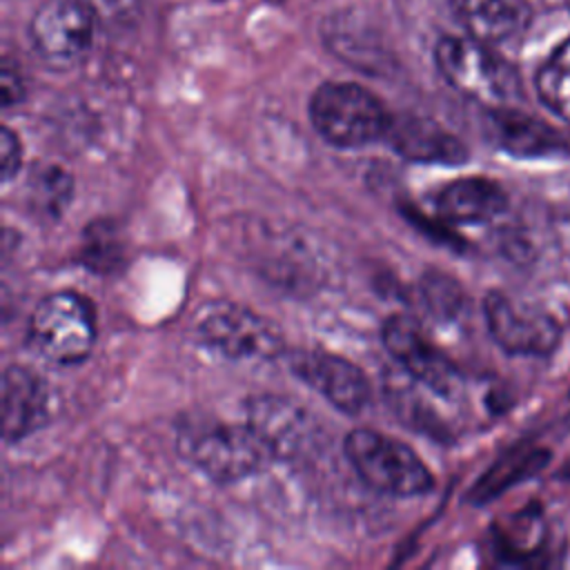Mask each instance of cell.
I'll return each instance as SVG.
<instances>
[{"label":"cell","mask_w":570,"mask_h":570,"mask_svg":"<svg viewBox=\"0 0 570 570\" xmlns=\"http://www.w3.org/2000/svg\"><path fill=\"white\" fill-rule=\"evenodd\" d=\"M178 452L216 483H236L256 474L269 459L267 448L245 423L191 419L176 430Z\"/></svg>","instance_id":"obj_1"},{"label":"cell","mask_w":570,"mask_h":570,"mask_svg":"<svg viewBox=\"0 0 570 570\" xmlns=\"http://www.w3.org/2000/svg\"><path fill=\"white\" fill-rule=\"evenodd\" d=\"M443 80L459 94L485 107H512L521 98L514 67L472 36H443L434 47Z\"/></svg>","instance_id":"obj_2"},{"label":"cell","mask_w":570,"mask_h":570,"mask_svg":"<svg viewBox=\"0 0 570 570\" xmlns=\"http://www.w3.org/2000/svg\"><path fill=\"white\" fill-rule=\"evenodd\" d=\"M307 111L316 134L338 149H356L383 138L392 118L370 89L341 80L318 85Z\"/></svg>","instance_id":"obj_3"},{"label":"cell","mask_w":570,"mask_h":570,"mask_svg":"<svg viewBox=\"0 0 570 570\" xmlns=\"http://www.w3.org/2000/svg\"><path fill=\"white\" fill-rule=\"evenodd\" d=\"M345 459L361 481L394 497L425 494L434 485L432 472L403 441L383 432L356 428L343 441Z\"/></svg>","instance_id":"obj_4"},{"label":"cell","mask_w":570,"mask_h":570,"mask_svg":"<svg viewBox=\"0 0 570 570\" xmlns=\"http://www.w3.org/2000/svg\"><path fill=\"white\" fill-rule=\"evenodd\" d=\"M31 347L58 365L80 363L96 343V312L91 301L78 292H53L45 296L29 316Z\"/></svg>","instance_id":"obj_5"},{"label":"cell","mask_w":570,"mask_h":570,"mask_svg":"<svg viewBox=\"0 0 570 570\" xmlns=\"http://www.w3.org/2000/svg\"><path fill=\"white\" fill-rule=\"evenodd\" d=\"M194 330L207 350L227 358H276L285 354L278 327L238 303H205L194 316Z\"/></svg>","instance_id":"obj_6"},{"label":"cell","mask_w":570,"mask_h":570,"mask_svg":"<svg viewBox=\"0 0 570 570\" xmlns=\"http://www.w3.org/2000/svg\"><path fill=\"white\" fill-rule=\"evenodd\" d=\"M247 425L267 448L269 456L305 461L325 445V430L301 403L281 394H256L245 405Z\"/></svg>","instance_id":"obj_7"},{"label":"cell","mask_w":570,"mask_h":570,"mask_svg":"<svg viewBox=\"0 0 570 570\" xmlns=\"http://www.w3.org/2000/svg\"><path fill=\"white\" fill-rule=\"evenodd\" d=\"M96 24L80 0H45L31 16L29 40L47 65L67 69L89 53Z\"/></svg>","instance_id":"obj_8"},{"label":"cell","mask_w":570,"mask_h":570,"mask_svg":"<svg viewBox=\"0 0 570 570\" xmlns=\"http://www.w3.org/2000/svg\"><path fill=\"white\" fill-rule=\"evenodd\" d=\"M483 314L490 336L508 354L546 356L561 338V330L550 314L517 303L501 292L485 296Z\"/></svg>","instance_id":"obj_9"},{"label":"cell","mask_w":570,"mask_h":570,"mask_svg":"<svg viewBox=\"0 0 570 570\" xmlns=\"http://www.w3.org/2000/svg\"><path fill=\"white\" fill-rule=\"evenodd\" d=\"M283 358L296 379L325 396L336 410L358 414L370 403V381L352 361L325 350H285Z\"/></svg>","instance_id":"obj_10"},{"label":"cell","mask_w":570,"mask_h":570,"mask_svg":"<svg viewBox=\"0 0 570 570\" xmlns=\"http://www.w3.org/2000/svg\"><path fill=\"white\" fill-rule=\"evenodd\" d=\"M383 345L399 361V365L428 390L441 396H454L463 376L459 367L425 338L421 327L407 316H390L383 325Z\"/></svg>","instance_id":"obj_11"},{"label":"cell","mask_w":570,"mask_h":570,"mask_svg":"<svg viewBox=\"0 0 570 570\" xmlns=\"http://www.w3.org/2000/svg\"><path fill=\"white\" fill-rule=\"evenodd\" d=\"M383 138L401 158L410 163L461 165L468 160V147L463 145V140L439 122L423 116H392Z\"/></svg>","instance_id":"obj_12"},{"label":"cell","mask_w":570,"mask_h":570,"mask_svg":"<svg viewBox=\"0 0 570 570\" xmlns=\"http://www.w3.org/2000/svg\"><path fill=\"white\" fill-rule=\"evenodd\" d=\"M485 125L494 145L512 156L541 158L570 154V140L563 134L514 107H492Z\"/></svg>","instance_id":"obj_13"},{"label":"cell","mask_w":570,"mask_h":570,"mask_svg":"<svg viewBox=\"0 0 570 570\" xmlns=\"http://www.w3.org/2000/svg\"><path fill=\"white\" fill-rule=\"evenodd\" d=\"M49 416V392L38 374L22 365L2 372V434L20 441L45 425Z\"/></svg>","instance_id":"obj_14"},{"label":"cell","mask_w":570,"mask_h":570,"mask_svg":"<svg viewBox=\"0 0 570 570\" xmlns=\"http://www.w3.org/2000/svg\"><path fill=\"white\" fill-rule=\"evenodd\" d=\"M436 212L459 225L488 223L505 212L508 194L503 187L483 176H470L448 183L434 198Z\"/></svg>","instance_id":"obj_15"},{"label":"cell","mask_w":570,"mask_h":570,"mask_svg":"<svg viewBox=\"0 0 570 570\" xmlns=\"http://www.w3.org/2000/svg\"><path fill=\"white\" fill-rule=\"evenodd\" d=\"M452 7L465 33L485 45H499L517 36L530 20L523 0H452Z\"/></svg>","instance_id":"obj_16"},{"label":"cell","mask_w":570,"mask_h":570,"mask_svg":"<svg viewBox=\"0 0 570 570\" xmlns=\"http://www.w3.org/2000/svg\"><path fill=\"white\" fill-rule=\"evenodd\" d=\"M534 87L541 102L570 122V38H566L539 67Z\"/></svg>","instance_id":"obj_17"},{"label":"cell","mask_w":570,"mask_h":570,"mask_svg":"<svg viewBox=\"0 0 570 570\" xmlns=\"http://www.w3.org/2000/svg\"><path fill=\"white\" fill-rule=\"evenodd\" d=\"M548 452L543 450H523V452H512L508 459H503L499 465H494L488 476L481 479L476 488L479 501H485L488 497H494L497 492L505 490L508 485L517 483L523 476L534 474L539 468L546 465Z\"/></svg>","instance_id":"obj_18"},{"label":"cell","mask_w":570,"mask_h":570,"mask_svg":"<svg viewBox=\"0 0 570 570\" xmlns=\"http://www.w3.org/2000/svg\"><path fill=\"white\" fill-rule=\"evenodd\" d=\"M73 191L71 178L58 167H42L31 174L29 198L36 212L47 216H60Z\"/></svg>","instance_id":"obj_19"},{"label":"cell","mask_w":570,"mask_h":570,"mask_svg":"<svg viewBox=\"0 0 570 570\" xmlns=\"http://www.w3.org/2000/svg\"><path fill=\"white\" fill-rule=\"evenodd\" d=\"M421 294H423L425 307L434 316L445 318V321L459 318L465 307V296H463L459 283L439 272L425 274V278L421 283Z\"/></svg>","instance_id":"obj_20"},{"label":"cell","mask_w":570,"mask_h":570,"mask_svg":"<svg viewBox=\"0 0 570 570\" xmlns=\"http://www.w3.org/2000/svg\"><path fill=\"white\" fill-rule=\"evenodd\" d=\"M85 263L91 269H109L120 258V245L116 240V232L109 227V223H102L100 227H87L85 245H82Z\"/></svg>","instance_id":"obj_21"},{"label":"cell","mask_w":570,"mask_h":570,"mask_svg":"<svg viewBox=\"0 0 570 570\" xmlns=\"http://www.w3.org/2000/svg\"><path fill=\"white\" fill-rule=\"evenodd\" d=\"M98 22L127 24L140 16L138 0H80Z\"/></svg>","instance_id":"obj_22"},{"label":"cell","mask_w":570,"mask_h":570,"mask_svg":"<svg viewBox=\"0 0 570 570\" xmlns=\"http://www.w3.org/2000/svg\"><path fill=\"white\" fill-rule=\"evenodd\" d=\"M0 160H2V180L9 183L20 169L22 147H20V140L13 134V129L7 125L0 131Z\"/></svg>","instance_id":"obj_23"},{"label":"cell","mask_w":570,"mask_h":570,"mask_svg":"<svg viewBox=\"0 0 570 570\" xmlns=\"http://www.w3.org/2000/svg\"><path fill=\"white\" fill-rule=\"evenodd\" d=\"M22 98H24L22 76L18 73V69L11 67L9 60H4V65H2V107L9 109V107L18 105Z\"/></svg>","instance_id":"obj_24"},{"label":"cell","mask_w":570,"mask_h":570,"mask_svg":"<svg viewBox=\"0 0 570 570\" xmlns=\"http://www.w3.org/2000/svg\"><path fill=\"white\" fill-rule=\"evenodd\" d=\"M566 476L570 479V463H568V468H566Z\"/></svg>","instance_id":"obj_25"}]
</instances>
